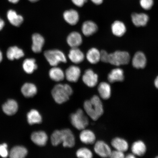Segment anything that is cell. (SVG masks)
Wrapping results in <instances>:
<instances>
[{"label":"cell","mask_w":158,"mask_h":158,"mask_svg":"<svg viewBox=\"0 0 158 158\" xmlns=\"http://www.w3.org/2000/svg\"><path fill=\"white\" fill-rule=\"evenodd\" d=\"M110 157L112 158H123L124 157V154L123 152L115 150L111 151Z\"/></svg>","instance_id":"8d00e7d4"},{"label":"cell","mask_w":158,"mask_h":158,"mask_svg":"<svg viewBox=\"0 0 158 158\" xmlns=\"http://www.w3.org/2000/svg\"><path fill=\"white\" fill-rule=\"evenodd\" d=\"M94 151L98 155L104 158L110 157L112 151L110 146L102 141H98L95 144Z\"/></svg>","instance_id":"ba28073f"},{"label":"cell","mask_w":158,"mask_h":158,"mask_svg":"<svg viewBox=\"0 0 158 158\" xmlns=\"http://www.w3.org/2000/svg\"><path fill=\"white\" fill-rule=\"evenodd\" d=\"M81 30L85 36L88 37L96 33L98 30V27L96 23L92 21L84 22L82 26Z\"/></svg>","instance_id":"9a60e30c"},{"label":"cell","mask_w":158,"mask_h":158,"mask_svg":"<svg viewBox=\"0 0 158 158\" xmlns=\"http://www.w3.org/2000/svg\"><path fill=\"white\" fill-rule=\"evenodd\" d=\"M4 112L8 115L15 114L18 109V105L16 102L13 100H9L3 104L2 106Z\"/></svg>","instance_id":"603a6c76"},{"label":"cell","mask_w":158,"mask_h":158,"mask_svg":"<svg viewBox=\"0 0 158 158\" xmlns=\"http://www.w3.org/2000/svg\"><path fill=\"white\" fill-rule=\"evenodd\" d=\"M82 81L89 87H94L98 84V76L92 69H88L85 71L83 75Z\"/></svg>","instance_id":"52a82bcc"},{"label":"cell","mask_w":158,"mask_h":158,"mask_svg":"<svg viewBox=\"0 0 158 158\" xmlns=\"http://www.w3.org/2000/svg\"><path fill=\"white\" fill-rule=\"evenodd\" d=\"M63 17L64 20L71 25H76L80 19L78 12L73 9L64 11L63 14Z\"/></svg>","instance_id":"2e32d148"},{"label":"cell","mask_w":158,"mask_h":158,"mask_svg":"<svg viewBox=\"0 0 158 158\" xmlns=\"http://www.w3.org/2000/svg\"><path fill=\"white\" fill-rule=\"evenodd\" d=\"M67 42L72 48L78 47L82 43V35L77 31H73L67 37Z\"/></svg>","instance_id":"4fadbf2b"},{"label":"cell","mask_w":158,"mask_h":158,"mask_svg":"<svg viewBox=\"0 0 158 158\" xmlns=\"http://www.w3.org/2000/svg\"><path fill=\"white\" fill-rule=\"evenodd\" d=\"M29 1L32 2H35L38 1L39 0H29Z\"/></svg>","instance_id":"bcb514c9"},{"label":"cell","mask_w":158,"mask_h":158,"mask_svg":"<svg viewBox=\"0 0 158 158\" xmlns=\"http://www.w3.org/2000/svg\"><path fill=\"white\" fill-rule=\"evenodd\" d=\"M109 54L105 50H102L100 52V60L102 62L108 63Z\"/></svg>","instance_id":"74e56055"},{"label":"cell","mask_w":158,"mask_h":158,"mask_svg":"<svg viewBox=\"0 0 158 158\" xmlns=\"http://www.w3.org/2000/svg\"><path fill=\"white\" fill-rule=\"evenodd\" d=\"M44 56L49 64L52 67L58 66L60 63L67 62V58L65 54L58 49L45 51Z\"/></svg>","instance_id":"3957f363"},{"label":"cell","mask_w":158,"mask_h":158,"mask_svg":"<svg viewBox=\"0 0 158 158\" xmlns=\"http://www.w3.org/2000/svg\"><path fill=\"white\" fill-rule=\"evenodd\" d=\"M154 84L156 88L158 89V76L156 78L154 82Z\"/></svg>","instance_id":"b9f144b4"},{"label":"cell","mask_w":158,"mask_h":158,"mask_svg":"<svg viewBox=\"0 0 158 158\" xmlns=\"http://www.w3.org/2000/svg\"><path fill=\"white\" fill-rule=\"evenodd\" d=\"M32 44L31 49L35 53H40L42 51L45 43L44 37L39 33H35L32 36Z\"/></svg>","instance_id":"8fae6325"},{"label":"cell","mask_w":158,"mask_h":158,"mask_svg":"<svg viewBox=\"0 0 158 158\" xmlns=\"http://www.w3.org/2000/svg\"><path fill=\"white\" fill-rule=\"evenodd\" d=\"M87 1L88 0H72L73 3L75 5L79 7L83 6Z\"/></svg>","instance_id":"f35d334b"},{"label":"cell","mask_w":158,"mask_h":158,"mask_svg":"<svg viewBox=\"0 0 158 158\" xmlns=\"http://www.w3.org/2000/svg\"><path fill=\"white\" fill-rule=\"evenodd\" d=\"M111 145L115 150L122 152L127 151L128 144L127 141L123 138L116 137L111 141Z\"/></svg>","instance_id":"83f0119b"},{"label":"cell","mask_w":158,"mask_h":158,"mask_svg":"<svg viewBox=\"0 0 158 158\" xmlns=\"http://www.w3.org/2000/svg\"><path fill=\"white\" fill-rule=\"evenodd\" d=\"M31 141L35 145L43 147L47 144L48 136L44 131H39L33 132L31 136Z\"/></svg>","instance_id":"30bf717a"},{"label":"cell","mask_w":158,"mask_h":158,"mask_svg":"<svg viewBox=\"0 0 158 158\" xmlns=\"http://www.w3.org/2000/svg\"><path fill=\"white\" fill-rule=\"evenodd\" d=\"M88 62L92 64H97L100 60V52L98 49L92 48L89 49L86 54Z\"/></svg>","instance_id":"f546056e"},{"label":"cell","mask_w":158,"mask_h":158,"mask_svg":"<svg viewBox=\"0 0 158 158\" xmlns=\"http://www.w3.org/2000/svg\"><path fill=\"white\" fill-rule=\"evenodd\" d=\"M111 30L113 34L117 37H121L126 32V27L122 21H116L112 23Z\"/></svg>","instance_id":"484cf974"},{"label":"cell","mask_w":158,"mask_h":158,"mask_svg":"<svg viewBox=\"0 0 158 158\" xmlns=\"http://www.w3.org/2000/svg\"><path fill=\"white\" fill-rule=\"evenodd\" d=\"M69 58L71 62L74 64H79L84 61L85 55L80 49L77 48H72L69 51Z\"/></svg>","instance_id":"7c38bea8"},{"label":"cell","mask_w":158,"mask_h":158,"mask_svg":"<svg viewBox=\"0 0 158 158\" xmlns=\"http://www.w3.org/2000/svg\"><path fill=\"white\" fill-rule=\"evenodd\" d=\"M147 62V58L145 55L141 51L136 52L132 59V65L134 68L137 69L145 68Z\"/></svg>","instance_id":"5bb4252c"},{"label":"cell","mask_w":158,"mask_h":158,"mask_svg":"<svg viewBox=\"0 0 158 158\" xmlns=\"http://www.w3.org/2000/svg\"><path fill=\"white\" fill-rule=\"evenodd\" d=\"M61 143H62L64 147L72 148L76 143L74 134L70 129H64L60 130Z\"/></svg>","instance_id":"8992f818"},{"label":"cell","mask_w":158,"mask_h":158,"mask_svg":"<svg viewBox=\"0 0 158 158\" xmlns=\"http://www.w3.org/2000/svg\"><path fill=\"white\" fill-rule=\"evenodd\" d=\"M27 122L29 124H40L42 122V117L38 110L33 109L30 111L27 114Z\"/></svg>","instance_id":"4316f807"},{"label":"cell","mask_w":158,"mask_h":158,"mask_svg":"<svg viewBox=\"0 0 158 158\" xmlns=\"http://www.w3.org/2000/svg\"><path fill=\"white\" fill-rule=\"evenodd\" d=\"M81 141L86 144H92L94 143L96 140L95 135L93 132L89 130H82L80 135Z\"/></svg>","instance_id":"d6986e66"},{"label":"cell","mask_w":158,"mask_h":158,"mask_svg":"<svg viewBox=\"0 0 158 158\" xmlns=\"http://www.w3.org/2000/svg\"><path fill=\"white\" fill-rule=\"evenodd\" d=\"M77 156L78 158H91L93 157V153L90 150L86 148L79 149L76 152Z\"/></svg>","instance_id":"d6a6232c"},{"label":"cell","mask_w":158,"mask_h":158,"mask_svg":"<svg viewBox=\"0 0 158 158\" xmlns=\"http://www.w3.org/2000/svg\"><path fill=\"white\" fill-rule=\"evenodd\" d=\"M10 2L13 3H16L19 1V0H8Z\"/></svg>","instance_id":"ee69618b"},{"label":"cell","mask_w":158,"mask_h":158,"mask_svg":"<svg viewBox=\"0 0 158 158\" xmlns=\"http://www.w3.org/2000/svg\"><path fill=\"white\" fill-rule=\"evenodd\" d=\"M24 56V53L22 49L16 46L10 47L7 51V58L11 60L19 59Z\"/></svg>","instance_id":"d4e9b609"},{"label":"cell","mask_w":158,"mask_h":158,"mask_svg":"<svg viewBox=\"0 0 158 158\" xmlns=\"http://www.w3.org/2000/svg\"><path fill=\"white\" fill-rule=\"evenodd\" d=\"M3 59V56L2 54V53L1 50H0V63L1 62L2 60Z\"/></svg>","instance_id":"f6af8a7d"},{"label":"cell","mask_w":158,"mask_h":158,"mask_svg":"<svg viewBox=\"0 0 158 158\" xmlns=\"http://www.w3.org/2000/svg\"><path fill=\"white\" fill-rule=\"evenodd\" d=\"M123 70L121 69H113L108 75V80L111 83L117 82H122L124 80Z\"/></svg>","instance_id":"ac0fdd59"},{"label":"cell","mask_w":158,"mask_h":158,"mask_svg":"<svg viewBox=\"0 0 158 158\" xmlns=\"http://www.w3.org/2000/svg\"><path fill=\"white\" fill-rule=\"evenodd\" d=\"M130 55L126 51H117L109 54L108 63L116 66L127 64L130 62Z\"/></svg>","instance_id":"5b68a950"},{"label":"cell","mask_w":158,"mask_h":158,"mask_svg":"<svg viewBox=\"0 0 158 158\" xmlns=\"http://www.w3.org/2000/svg\"><path fill=\"white\" fill-rule=\"evenodd\" d=\"M21 90L23 95L27 98L33 97L37 94V92L36 86L31 83H27L23 85Z\"/></svg>","instance_id":"7402d4cb"},{"label":"cell","mask_w":158,"mask_h":158,"mask_svg":"<svg viewBox=\"0 0 158 158\" xmlns=\"http://www.w3.org/2000/svg\"><path fill=\"white\" fill-rule=\"evenodd\" d=\"M51 143L54 146H57L60 144V130H55L51 136Z\"/></svg>","instance_id":"836d02e7"},{"label":"cell","mask_w":158,"mask_h":158,"mask_svg":"<svg viewBox=\"0 0 158 158\" xmlns=\"http://www.w3.org/2000/svg\"><path fill=\"white\" fill-rule=\"evenodd\" d=\"M141 6L145 10L151 9L154 4V0H140Z\"/></svg>","instance_id":"e575fe53"},{"label":"cell","mask_w":158,"mask_h":158,"mask_svg":"<svg viewBox=\"0 0 158 158\" xmlns=\"http://www.w3.org/2000/svg\"><path fill=\"white\" fill-rule=\"evenodd\" d=\"M23 70L27 74H32L37 68L35 59L33 58L26 59L23 61Z\"/></svg>","instance_id":"1f68e13d"},{"label":"cell","mask_w":158,"mask_h":158,"mask_svg":"<svg viewBox=\"0 0 158 158\" xmlns=\"http://www.w3.org/2000/svg\"><path fill=\"white\" fill-rule=\"evenodd\" d=\"M73 93L72 88L67 84L56 85L53 88L51 92L55 101L58 104H62L66 102Z\"/></svg>","instance_id":"7a4b0ae2"},{"label":"cell","mask_w":158,"mask_h":158,"mask_svg":"<svg viewBox=\"0 0 158 158\" xmlns=\"http://www.w3.org/2000/svg\"><path fill=\"white\" fill-rule=\"evenodd\" d=\"M98 91L101 98L104 100H108L111 96V87L107 82H101L98 85Z\"/></svg>","instance_id":"ffe728a7"},{"label":"cell","mask_w":158,"mask_h":158,"mask_svg":"<svg viewBox=\"0 0 158 158\" xmlns=\"http://www.w3.org/2000/svg\"><path fill=\"white\" fill-rule=\"evenodd\" d=\"M156 158H158V156H157V157H156Z\"/></svg>","instance_id":"7dc6e473"},{"label":"cell","mask_w":158,"mask_h":158,"mask_svg":"<svg viewBox=\"0 0 158 158\" xmlns=\"http://www.w3.org/2000/svg\"><path fill=\"white\" fill-rule=\"evenodd\" d=\"M49 77L53 81L56 82H60L64 80L65 74L60 68L56 66L53 67L49 71Z\"/></svg>","instance_id":"44dd1931"},{"label":"cell","mask_w":158,"mask_h":158,"mask_svg":"<svg viewBox=\"0 0 158 158\" xmlns=\"http://www.w3.org/2000/svg\"><path fill=\"white\" fill-rule=\"evenodd\" d=\"M132 22L137 27H144L147 24L149 17L145 13H134L131 15Z\"/></svg>","instance_id":"e0dca14e"},{"label":"cell","mask_w":158,"mask_h":158,"mask_svg":"<svg viewBox=\"0 0 158 158\" xmlns=\"http://www.w3.org/2000/svg\"><path fill=\"white\" fill-rule=\"evenodd\" d=\"M71 123L74 127L78 130L85 128L89 124V120L82 110L79 109L75 113L70 116Z\"/></svg>","instance_id":"277c9868"},{"label":"cell","mask_w":158,"mask_h":158,"mask_svg":"<svg viewBox=\"0 0 158 158\" xmlns=\"http://www.w3.org/2000/svg\"><path fill=\"white\" fill-rule=\"evenodd\" d=\"M5 25V22L2 19L0 18V31L3 29Z\"/></svg>","instance_id":"60d3db41"},{"label":"cell","mask_w":158,"mask_h":158,"mask_svg":"<svg viewBox=\"0 0 158 158\" xmlns=\"http://www.w3.org/2000/svg\"><path fill=\"white\" fill-rule=\"evenodd\" d=\"M64 74L65 77L69 81L76 82L81 76V70L79 67L72 65L66 69Z\"/></svg>","instance_id":"9c48e42d"},{"label":"cell","mask_w":158,"mask_h":158,"mask_svg":"<svg viewBox=\"0 0 158 158\" xmlns=\"http://www.w3.org/2000/svg\"><path fill=\"white\" fill-rule=\"evenodd\" d=\"M7 17L10 23L15 27H19L23 22V17L21 15H17L13 10H9L7 12Z\"/></svg>","instance_id":"f1b7e54d"},{"label":"cell","mask_w":158,"mask_h":158,"mask_svg":"<svg viewBox=\"0 0 158 158\" xmlns=\"http://www.w3.org/2000/svg\"><path fill=\"white\" fill-rule=\"evenodd\" d=\"M93 3L96 5H100L103 2V0H91Z\"/></svg>","instance_id":"ab89813d"},{"label":"cell","mask_w":158,"mask_h":158,"mask_svg":"<svg viewBox=\"0 0 158 158\" xmlns=\"http://www.w3.org/2000/svg\"><path fill=\"white\" fill-rule=\"evenodd\" d=\"M26 148L23 146H16L11 149L9 153L12 158H23L26 156L27 154Z\"/></svg>","instance_id":"4dcf8cb0"},{"label":"cell","mask_w":158,"mask_h":158,"mask_svg":"<svg viewBox=\"0 0 158 158\" xmlns=\"http://www.w3.org/2000/svg\"><path fill=\"white\" fill-rule=\"evenodd\" d=\"M84 108L87 114L94 120H98L103 114V104L98 96L94 95L90 100H86Z\"/></svg>","instance_id":"6da1fadb"},{"label":"cell","mask_w":158,"mask_h":158,"mask_svg":"<svg viewBox=\"0 0 158 158\" xmlns=\"http://www.w3.org/2000/svg\"><path fill=\"white\" fill-rule=\"evenodd\" d=\"M126 157L128 158H135V156L133 154H129L126 156Z\"/></svg>","instance_id":"7bdbcfd3"},{"label":"cell","mask_w":158,"mask_h":158,"mask_svg":"<svg viewBox=\"0 0 158 158\" xmlns=\"http://www.w3.org/2000/svg\"><path fill=\"white\" fill-rule=\"evenodd\" d=\"M131 151L135 156H142L145 155L147 151V147L144 142L138 141L134 142L131 147Z\"/></svg>","instance_id":"cb8c5ba5"},{"label":"cell","mask_w":158,"mask_h":158,"mask_svg":"<svg viewBox=\"0 0 158 158\" xmlns=\"http://www.w3.org/2000/svg\"><path fill=\"white\" fill-rule=\"evenodd\" d=\"M7 145L5 143L0 145V156L3 157H6L9 155L7 149Z\"/></svg>","instance_id":"d590c367"}]
</instances>
